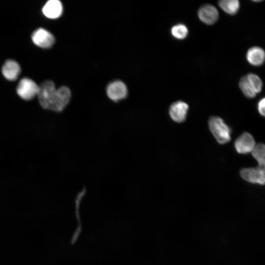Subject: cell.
<instances>
[{
  "label": "cell",
  "mask_w": 265,
  "mask_h": 265,
  "mask_svg": "<svg viewBox=\"0 0 265 265\" xmlns=\"http://www.w3.org/2000/svg\"><path fill=\"white\" fill-rule=\"evenodd\" d=\"M265 99L263 98L261 99L258 104V110L260 114L264 116L265 114Z\"/></svg>",
  "instance_id": "obj_19"
},
{
  "label": "cell",
  "mask_w": 265,
  "mask_h": 265,
  "mask_svg": "<svg viewBox=\"0 0 265 265\" xmlns=\"http://www.w3.org/2000/svg\"><path fill=\"white\" fill-rule=\"evenodd\" d=\"M239 87L243 94L248 98H253L257 94L250 85L246 76L240 79Z\"/></svg>",
  "instance_id": "obj_16"
},
{
  "label": "cell",
  "mask_w": 265,
  "mask_h": 265,
  "mask_svg": "<svg viewBox=\"0 0 265 265\" xmlns=\"http://www.w3.org/2000/svg\"><path fill=\"white\" fill-rule=\"evenodd\" d=\"M71 96L70 89L66 86L56 89L53 94L47 109L56 112L62 111L69 104Z\"/></svg>",
  "instance_id": "obj_2"
},
{
  "label": "cell",
  "mask_w": 265,
  "mask_h": 265,
  "mask_svg": "<svg viewBox=\"0 0 265 265\" xmlns=\"http://www.w3.org/2000/svg\"><path fill=\"white\" fill-rule=\"evenodd\" d=\"M31 39L36 45L43 48L51 47L55 42L53 35L43 28L35 30L32 34Z\"/></svg>",
  "instance_id": "obj_5"
},
{
  "label": "cell",
  "mask_w": 265,
  "mask_h": 265,
  "mask_svg": "<svg viewBox=\"0 0 265 265\" xmlns=\"http://www.w3.org/2000/svg\"><path fill=\"white\" fill-rule=\"evenodd\" d=\"M55 90L54 82L51 80L45 81L39 86L37 96L39 103L43 108L47 109L51 98Z\"/></svg>",
  "instance_id": "obj_6"
},
{
  "label": "cell",
  "mask_w": 265,
  "mask_h": 265,
  "mask_svg": "<svg viewBox=\"0 0 265 265\" xmlns=\"http://www.w3.org/2000/svg\"><path fill=\"white\" fill-rule=\"evenodd\" d=\"M246 57L248 62L252 65L261 66L265 61V51L260 47H252L247 51Z\"/></svg>",
  "instance_id": "obj_12"
},
{
  "label": "cell",
  "mask_w": 265,
  "mask_h": 265,
  "mask_svg": "<svg viewBox=\"0 0 265 265\" xmlns=\"http://www.w3.org/2000/svg\"><path fill=\"white\" fill-rule=\"evenodd\" d=\"M248 80L256 93L261 91L263 82L260 78L256 74L250 73L246 75Z\"/></svg>",
  "instance_id": "obj_18"
},
{
  "label": "cell",
  "mask_w": 265,
  "mask_h": 265,
  "mask_svg": "<svg viewBox=\"0 0 265 265\" xmlns=\"http://www.w3.org/2000/svg\"><path fill=\"white\" fill-rule=\"evenodd\" d=\"M218 5L225 12L232 15L238 12L240 6L238 0H221Z\"/></svg>",
  "instance_id": "obj_14"
},
{
  "label": "cell",
  "mask_w": 265,
  "mask_h": 265,
  "mask_svg": "<svg viewBox=\"0 0 265 265\" xmlns=\"http://www.w3.org/2000/svg\"><path fill=\"white\" fill-rule=\"evenodd\" d=\"M188 109V105L185 102L178 101L173 103L170 106L169 113L171 119L177 123L185 121Z\"/></svg>",
  "instance_id": "obj_10"
},
{
  "label": "cell",
  "mask_w": 265,
  "mask_h": 265,
  "mask_svg": "<svg viewBox=\"0 0 265 265\" xmlns=\"http://www.w3.org/2000/svg\"><path fill=\"white\" fill-rule=\"evenodd\" d=\"M198 15L202 22L209 25L216 23L219 17L217 9L210 4L202 5L198 10Z\"/></svg>",
  "instance_id": "obj_9"
},
{
  "label": "cell",
  "mask_w": 265,
  "mask_h": 265,
  "mask_svg": "<svg viewBox=\"0 0 265 265\" xmlns=\"http://www.w3.org/2000/svg\"><path fill=\"white\" fill-rule=\"evenodd\" d=\"M251 153L253 157L258 161L259 166L265 168V147L264 144L259 143L255 145Z\"/></svg>",
  "instance_id": "obj_15"
},
{
  "label": "cell",
  "mask_w": 265,
  "mask_h": 265,
  "mask_svg": "<svg viewBox=\"0 0 265 265\" xmlns=\"http://www.w3.org/2000/svg\"><path fill=\"white\" fill-rule=\"evenodd\" d=\"M171 33L175 38L182 40L187 37L188 30L185 25L183 24H178L172 27Z\"/></svg>",
  "instance_id": "obj_17"
},
{
  "label": "cell",
  "mask_w": 265,
  "mask_h": 265,
  "mask_svg": "<svg viewBox=\"0 0 265 265\" xmlns=\"http://www.w3.org/2000/svg\"><path fill=\"white\" fill-rule=\"evenodd\" d=\"M63 10L61 2L58 0L47 1L42 9L44 15L50 19H56L60 16Z\"/></svg>",
  "instance_id": "obj_11"
},
{
  "label": "cell",
  "mask_w": 265,
  "mask_h": 265,
  "mask_svg": "<svg viewBox=\"0 0 265 265\" xmlns=\"http://www.w3.org/2000/svg\"><path fill=\"white\" fill-rule=\"evenodd\" d=\"M209 126L210 131L219 144H225L231 140L230 129L221 118L211 117L209 121Z\"/></svg>",
  "instance_id": "obj_1"
},
{
  "label": "cell",
  "mask_w": 265,
  "mask_h": 265,
  "mask_svg": "<svg viewBox=\"0 0 265 265\" xmlns=\"http://www.w3.org/2000/svg\"><path fill=\"white\" fill-rule=\"evenodd\" d=\"M21 72L19 64L13 60L6 61L2 68V73L5 79L13 81L18 77Z\"/></svg>",
  "instance_id": "obj_13"
},
{
  "label": "cell",
  "mask_w": 265,
  "mask_h": 265,
  "mask_svg": "<svg viewBox=\"0 0 265 265\" xmlns=\"http://www.w3.org/2000/svg\"><path fill=\"white\" fill-rule=\"evenodd\" d=\"M235 148L239 154H247L252 151L255 146V141L252 135L245 132L235 142Z\"/></svg>",
  "instance_id": "obj_8"
},
{
  "label": "cell",
  "mask_w": 265,
  "mask_h": 265,
  "mask_svg": "<svg viewBox=\"0 0 265 265\" xmlns=\"http://www.w3.org/2000/svg\"><path fill=\"white\" fill-rule=\"evenodd\" d=\"M106 94L111 100L118 102L127 97L128 90L124 82L119 80L114 81L107 86Z\"/></svg>",
  "instance_id": "obj_7"
},
{
  "label": "cell",
  "mask_w": 265,
  "mask_h": 265,
  "mask_svg": "<svg viewBox=\"0 0 265 265\" xmlns=\"http://www.w3.org/2000/svg\"><path fill=\"white\" fill-rule=\"evenodd\" d=\"M39 86L32 80L25 78L19 82L17 88L18 95L23 99L29 101L37 95Z\"/></svg>",
  "instance_id": "obj_3"
},
{
  "label": "cell",
  "mask_w": 265,
  "mask_h": 265,
  "mask_svg": "<svg viewBox=\"0 0 265 265\" xmlns=\"http://www.w3.org/2000/svg\"><path fill=\"white\" fill-rule=\"evenodd\" d=\"M241 177L245 181L253 184L264 185L265 182V168H243L240 171Z\"/></svg>",
  "instance_id": "obj_4"
}]
</instances>
